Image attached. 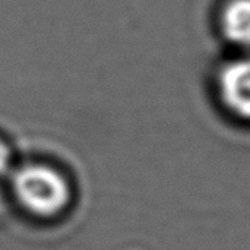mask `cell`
Segmentation results:
<instances>
[{
  "label": "cell",
  "instance_id": "obj_4",
  "mask_svg": "<svg viewBox=\"0 0 250 250\" xmlns=\"http://www.w3.org/2000/svg\"><path fill=\"white\" fill-rule=\"evenodd\" d=\"M9 151H7V148L0 142V171H3L6 167H7V164H9Z\"/></svg>",
  "mask_w": 250,
  "mask_h": 250
},
{
  "label": "cell",
  "instance_id": "obj_1",
  "mask_svg": "<svg viewBox=\"0 0 250 250\" xmlns=\"http://www.w3.org/2000/svg\"><path fill=\"white\" fill-rule=\"evenodd\" d=\"M18 199L37 215L50 217L60 212L69 202L70 190L66 180L53 168L29 166L15 177Z\"/></svg>",
  "mask_w": 250,
  "mask_h": 250
},
{
  "label": "cell",
  "instance_id": "obj_3",
  "mask_svg": "<svg viewBox=\"0 0 250 250\" xmlns=\"http://www.w3.org/2000/svg\"><path fill=\"white\" fill-rule=\"evenodd\" d=\"M223 28L233 42L250 45V0H234L227 6Z\"/></svg>",
  "mask_w": 250,
  "mask_h": 250
},
{
  "label": "cell",
  "instance_id": "obj_2",
  "mask_svg": "<svg viewBox=\"0 0 250 250\" xmlns=\"http://www.w3.org/2000/svg\"><path fill=\"white\" fill-rule=\"evenodd\" d=\"M224 104L239 117L250 120V57L229 64L220 75Z\"/></svg>",
  "mask_w": 250,
  "mask_h": 250
}]
</instances>
